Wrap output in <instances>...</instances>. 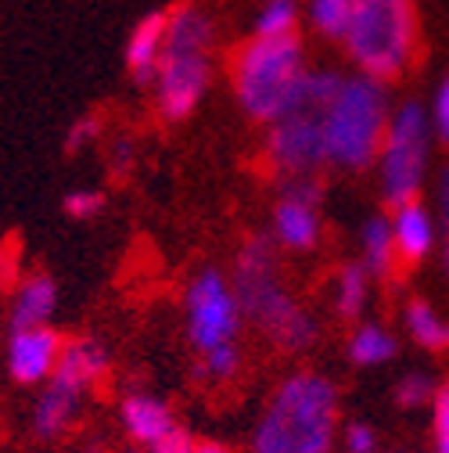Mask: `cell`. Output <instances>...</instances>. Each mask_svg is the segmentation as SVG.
Segmentation results:
<instances>
[{"label": "cell", "instance_id": "7", "mask_svg": "<svg viewBox=\"0 0 449 453\" xmlns=\"http://www.w3.org/2000/svg\"><path fill=\"white\" fill-rule=\"evenodd\" d=\"M241 324V303L234 285L223 280L219 270H202L187 288V334L205 353L223 342H234Z\"/></svg>", "mask_w": 449, "mask_h": 453}, {"label": "cell", "instance_id": "13", "mask_svg": "<svg viewBox=\"0 0 449 453\" xmlns=\"http://www.w3.org/2000/svg\"><path fill=\"white\" fill-rule=\"evenodd\" d=\"M212 40L216 26L198 4H177L165 12V54H209Z\"/></svg>", "mask_w": 449, "mask_h": 453}, {"label": "cell", "instance_id": "1", "mask_svg": "<svg viewBox=\"0 0 449 453\" xmlns=\"http://www.w3.org/2000/svg\"><path fill=\"white\" fill-rule=\"evenodd\" d=\"M306 73V47L299 36H248L231 62L234 97L255 123H277L280 116H288L299 101Z\"/></svg>", "mask_w": 449, "mask_h": 453}, {"label": "cell", "instance_id": "16", "mask_svg": "<svg viewBox=\"0 0 449 453\" xmlns=\"http://www.w3.org/2000/svg\"><path fill=\"white\" fill-rule=\"evenodd\" d=\"M58 306V288L47 273H33L29 280H22V288L11 303V331L22 327H43Z\"/></svg>", "mask_w": 449, "mask_h": 453}, {"label": "cell", "instance_id": "3", "mask_svg": "<svg viewBox=\"0 0 449 453\" xmlns=\"http://www.w3.org/2000/svg\"><path fill=\"white\" fill-rule=\"evenodd\" d=\"M234 292L241 303V313L266 331V338L280 349H306L316 338V320L285 292L277 277V256L270 238H248L238 266H234Z\"/></svg>", "mask_w": 449, "mask_h": 453}, {"label": "cell", "instance_id": "18", "mask_svg": "<svg viewBox=\"0 0 449 453\" xmlns=\"http://www.w3.org/2000/svg\"><path fill=\"white\" fill-rule=\"evenodd\" d=\"M392 234H396V249H400L410 263H417V259L431 249V219H428V212H424L417 202L400 205Z\"/></svg>", "mask_w": 449, "mask_h": 453}, {"label": "cell", "instance_id": "20", "mask_svg": "<svg viewBox=\"0 0 449 453\" xmlns=\"http://www.w3.org/2000/svg\"><path fill=\"white\" fill-rule=\"evenodd\" d=\"M353 4L356 0H306V22L323 40H346L353 26Z\"/></svg>", "mask_w": 449, "mask_h": 453}, {"label": "cell", "instance_id": "27", "mask_svg": "<svg viewBox=\"0 0 449 453\" xmlns=\"http://www.w3.org/2000/svg\"><path fill=\"white\" fill-rule=\"evenodd\" d=\"M62 209H65L72 219H94V216L104 209V195H101V191H83V188H76V191L65 195Z\"/></svg>", "mask_w": 449, "mask_h": 453}, {"label": "cell", "instance_id": "36", "mask_svg": "<svg viewBox=\"0 0 449 453\" xmlns=\"http://www.w3.org/2000/svg\"><path fill=\"white\" fill-rule=\"evenodd\" d=\"M4 277H8V256L0 252V285H4Z\"/></svg>", "mask_w": 449, "mask_h": 453}, {"label": "cell", "instance_id": "6", "mask_svg": "<svg viewBox=\"0 0 449 453\" xmlns=\"http://www.w3.org/2000/svg\"><path fill=\"white\" fill-rule=\"evenodd\" d=\"M431 148V119L417 101H407L392 111L388 134L377 155L381 165V191L392 205H410L424 180V162Z\"/></svg>", "mask_w": 449, "mask_h": 453}, {"label": "cell", "instance_id": "5", "mask_svg": "<svg viewBox=\"0 0 449 453\" xmlns=\"http://www.w3.org/2000/svg\"><path fill=\"white\" fill-rule=\"evenodd\" d=\"M342 43L356 73L381 83L403 76L417 50L414 0H356Z\"/></svg>", "mask_w": 449, "mask_h": 453}, {"label": "cell", "instance_id": "24", "mask_svg": "<svg viewBox=\"0 0 449 453\" xmlns=\"http://www.w3.org/2000/svg\"><path fill=\"white\" fill-rule=\"evenodd\" d=\"M407 327H410V334L417 338V342L428 346V349L449 346V327H445L424 303H414V306L407 310Z\"/></svg>", "mask_w": 449, "mask_h": 453}, {"label": "cell", "instance_id": "21", "mask_svg": "<svg viewBox=\"0 0 449 453\" xmlns=\"http://www.w3.org/2000/svg\"><path fill=\"white\" fill-rule=\"evenodd\" d=\"M363 252H367V270L374 277H384L392 266V252H396V234L381 216H370L363 226Z\"/></svg>", "mask_w": 449, "mask_h": 453}, {"label": "cell", "instance_id": "12", "mask_svg": "<svg viewBox=\"0 0 449 453\" xmlns=\"http://www.w3.org/2000/svg\"><path fill=\"white\" fill-rule=\"evenodd\" d=\"M83 392L87 388L80 381H72V378L54 371L50 381H47V388H43V395H40L36 407H33V432H36V439H47L50 442V439L65 435V428L72 425V418H76V411L83 403Z\"/></svg>", "mask_w": 449, "mask_h": 453}, {"label": "cell", "instance_id": "2", "mask_svg": "<svg viewBox=\"0 0 449 453\" xmlns=\"http://www.w3.org/2000/svg\"><path fill=\"white\" fill-rule=\"evenodd\" d=\"M334 411H339V395L327 378H288L255 428L252 453H327L334 435Z\"/></svg>", "mask_w": 449, "mask_h": 453}, {"label": "cell", "instance_id": "10", "mask_svg": "<svg viewBox=\"0 0 449 453\" xmlns=\"http://www.w3.org/2000/svg\"><path fill=\"white\" fill-rule=\"evenodd\" d=\"M62 349H65L62 338L54 334L47 324H43V327L11 331V342H8V371H11V378L22 381V385L50 381V374L58 371Z\"/></svg>", "mask_w": 449, "mask_h": 453}, {"label": "cell", "instance_id": "25", "mask_svg": "<svg viewBox=\"0 0 449 453\" xmlns=\"http://www.w3.org/2000/svg\"><path fill=\"white\" fill-rule=\"evenodd\" d=\"M202 357H205L202 360V374L205 378H216V381H227L238 371V364H241V353H238L234 342H223L216 349H205Z\"/></svg>", "mask_w": 449, "mask_h": 453}, {"label": "cell", "instance_id": "17", "mask_svg": "<svg viewBox=\"0 0 449 453\" xmlns=\"http://www.w3.org/2000/svg\"><path fill=\"white\" fill-rule=\"evenodd\" d=\"M104 371H108V353L94 342V338H72V342H65L62 360H58V374L90 388Z\"/></svg>", "mask_w": 449, "mask_h": 453}, {"label": "cell", "instance_id": "33", "mask_svg": "<svg viewBox=\"0 0 449 453\" xmlns=\"http://www.w3.org/2000/svg\"><path fill=\"white\" fill-rule=\"evenodd\" d=\"M435 428H438V435H449V385L438 388V395H435Z\"/></svg>", "mask_w": 449, "mask_h": 453}, {"label": "cell", "instance_id": "23", "mask_svg": "<svg viewBox=\"0 0 449 453\" xmlns=\"http://www.w3.org/2000/svg\"><path fill=\"white\" fill-rule=\"evenodd\" d=\"M367 266H346L339 273V292H334V310H339L342 317H356L367 303Z\"/></svg>", "mask_w": 449, "mask_h": 453}, {"label": "cell", "instance_id": "22", "mask_svg": "<svg viewBox=\"0 0 449 453\" xmlns=\"http://www.w3.org/2000/svg\"><path fill=\"white\" fill-rule=\"evenodd\" d=\"M392 353H396V338H392L388 331H381V327H374V324L360 327V331L353 334V342H349V357H353L356 364H363V367L384 364Z\"/></svg>", "mask_w": 449, "mask_h": 453}, {"label": "cell", "instance_id": "14", "mask_svg": "<svg viewBox=\"0 0 449 453\" xmlns=\"http://www.w3.org/2000/svg\"><path fill=\"white\" fill-rule=\"evenodd\" d=\"M119 418H123V428L130 432V439L148 446V449L177 428L173 411L165 407L162 400H155V395H144V392L126 395L123 407H119Z\"/></svg>", "mask_w": 449, "mask_h": 453}, {"label": "cell", "instance_id": "31", "mask_svg": "<svg viewBox=\"0 0 449 453\" xmlns=\"http://www.w3.org/2000/svg\"><path fill=\"white\" fill-rule=\"evenodd\" d=\"M194 446H198V442H194V439L177 425L170 435L158 439V442L151 446V453H194Z\"/></svg>", "mask_w": 449, "mask_h": 453}, {"label": "cell", "instance_id": "30", "mask_svg": "<svg viewBox=\"0 0 449 453\" xmlns=\"http://www.w3.org/2000/svg\"><path fill=\"white\" fill-rule=\"evenodd\" d=\"M108 162H111V173H126V169L137 162V144L126 134H119L108 148Z\"/></svg>", "mask_w": 449, "mask_h": 453}, {"label": "cell", "instance_id": "29", "mask_svg": "<svg viewBox=\"0 0 449 453\" xmlns=\"http://www.w3.org/2000/svg\"><path fill=\"white\" fill-rule=\"evenodd\" d=\"M431 127H435V137L442 144H449V76L438 83V90L431 97Z\"/></svg>", "mask_w": 449, "mask_h": 453}, {"label": "cell", "instance_id": "11", "mask_svg": "<svg viewBox=\"0 0 449 453\" xmlns=\"http://www.w3.org/2000/svg\"><path fill=\"white\" fill-rule=\"evenodd\" d=\"M165 58V12H148L123 43V65L133 83L151 87Z\"/></svg>", "mask_w": 449, "mask_h": 453}, {"label": "cell", "instance_id": "4", "mask_svg": "<svg viewBox=\"0 0 449 453\" xmlns=\"http://www.w3.org/2000/svg\"><path fill=\"white\" fill-rule=\"evenodd\" d=\"M388 90L381 80H370L363 73L349 76L342 94L331 101L323 111V144H327V162L342 169H360L374 165L388 134Z\"/></svg>", "mask_w": 449, "mask_h": 453}, {"label": "cell", "instance_id": "15", "mask_svg": "<svg viewBox=\"0 0 449 453\" xmlns=\"http://www.w3.org/2000/svg\"><path fill=\"white\" fill-rule=\"evenodd\" d=\"M273 231H277V242H280V245H288V249H295V252L313 249L316 238H320L316 205L285 195V198L277 202V209H273Z\"/></svg>", "mask_w": 449, "mask_h": 453}, {"label": "cell", "instance_id": "8", "mask_svg": "<svg viewBox=\"0 0 449 453\" xmlns=\"http://www.w3.org/2000/svg\"><path fill=\"white\" fill-rule=\"evenodd\" d=\"M266 158L280 177H316V169L327 162L323 144V111L295 108L288 116L270 123Z\"/></svg>", "mask_w": 449, "mask_h": 453}, {"label": "cell", "instance_id": "32", "mask_svg": "<svg viewBox=\"0 0 449 453\" xmlns=\"http://www.w3.org/2000/svg\"><path fill=\"white\" fill-rule=\"evenodd\" d=\"M346 449L349 453H374V432L367 425H353L346 432Z\"/></svg>", "mask_w": 449, "mask_h": 453}, {"label": "cell", "instance_id": "19", "mask_svg": "<svg viewBox=\"0 0 449 453\" xmlns=\"http://www.w3.org/2000/svg\"><path fill=\"white\" fill-rule=\"evenodd\" d=\"M302 4L299 0H263L255 22H252V36L263 40H280V36H299V22H302Z\"/></svg>", "mask_w": 449, "mask_h": 453}, {"label": "cell", "instance_id": "26", "mask_svg": "<svg viewBox=\"0 0 449 453\" xmlns=\"http://www.w3.org/2000/svg\"><path fill=\"white\" fill-rule=\"evenodd\" d=\"M97 137H101V119H97V116H80V119H72V127L65 130V151L76 155V151L90 148Z\"/></svg>", "mask_w": 449, "mask_h": 453}, {"label": "cell", "instance_id": "34", "mask_svg": "<svg viewBox=\"0 0 449 453\" xmlns=\"http://www.w3.org/2000/svg\"><path fill=\"white\" fill-rule=\"evenodd\" d=\"M438 212H442V223H449V165L438 173Z\"/></svg>", "mask_w": 449, "mask_h": 453}, {"label": "cell", "instance_id": "28", "mask_svg": "<svg viewBox=\"0 0 449 453\" xmlns=\"http://www.w3.org/2000/svg\"><path fill=\"white\" fill-rule=\"evenodd\" d=\"M424 400H431V381H428L424 374H407V378L396 385V403H400V407H417V403H424Z\"/></svg>", "mask_w": 449, "mask_h": 453}, {"label": "cell", "instance_id": "9", "mask_svg": "<svg viewBox=\"0 0 449 453\" xmlns=\"http://www.w3.org/2000/svg\"><path fill=\"white\" fill-rule=\"evenodd\" d=\"M212 83V62L209 54H165L158 76L151 83L155 108L165 123H180L202 104Z\"/></svg>", "mask_w": 449, "mask_h": 453}, {"label": "cell", "instance_id": "37", "mask_svg": "<svg viewBox=\"0 0 449 453\" xmlns=\"http://www.w3.org/2000/svg\"><path fill=\"white\" fill-rule=\"evenodd\" d=\"M438 453H449V435H438Z\"/></svg>", "mask_w": 449, "mask_h": 453}, {"label": "cell", "instance_id": "35", "mask_svg": "<svg viewBox=\"0 0 449 453\" xmlns=\"http://www.w3.org/2000/svg\"><path fill=\"white\" fill-rule=\"evenodd\" d=\"M194 453H227V446H219V442H198Z\"/></svg>", "mask_w": 449, "mask_h": 453}, {"label": "cell", "instance_id": "38", "mask_svg": "<svg viewBox=\"0 0 449 453\" xmlns=\"http://www.w3.org/2000/svg\"><path fill=\"white\" fill-rule=\"evenodd\" d=\"M445 266H449V249H445Z\"/></svg>", "mask_w": 449, "mask_h": 453}]
</instances>
